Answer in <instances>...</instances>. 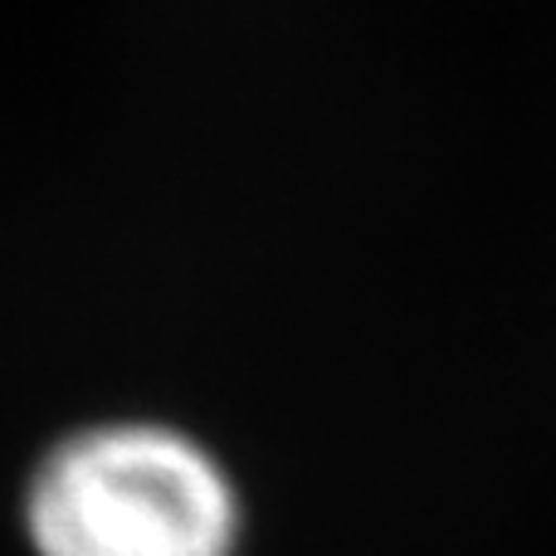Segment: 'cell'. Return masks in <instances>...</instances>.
<instances>
[{"instance_id": "6da1fadb", "label": "cell", "mask_w": 556, "mask_h": 556, "mask_svg": "<svg viewBox=\"0 0 556 556\" xmlns=\"http://www.w3.org/2000/svg\"><path fill=\"white\" fill-rule=\"evenodd\" d=\"M235 489L162 425H103L45 459L29 489L39 556H230Z\"/></svg>"}]
</instances>
